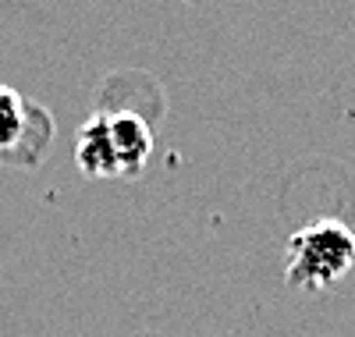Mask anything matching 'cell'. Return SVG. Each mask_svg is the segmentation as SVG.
Returning a JSON list of instances; mask_svg holds the SVG:
<instances>
[{
    "mask_svg": "<svg viewBox=\"0 0 355 337\" xmlns=\"http://www.w3.org/2000/svg\"><path fill=\"white\" fill-rule=\"evenodd\" d=\"M150 157H153V132L146 125V117L135 110L100 107L75 139V160L82 174L100 181L139 178Z\"/></svg>",
    "mask_w": 355,
    "mask_h": 337,
    "instance_id": "cell-1",
    "label": "cell"
},
{
    "mask_svg": "<svg viewBox=\"0 0 355 337\" xmlns=\"http://www.w3.org/2000/svg\"><path fill=\"white\" fill-rule=\"evenodd\" d=\"M355 270V231L334 217L299 227L284 245V281L299 291H327Z\"/></svg>",
    "mask_w": 355,
    "mask_h": 337,
    "instance_id": "cell-2",
    "label": "cell"
},
{
    "mask_svg": "<svg viewBox=\"0 0 355 337\" xmlns=\"http://www.w3.org/2000/svg\"><path fill=\"white\" fill-rule=\"evenodd\" d=\"M53 142V117L46 107L25 100L18 89L0 85V160L36 167Z\"/></svg>",
    "mask_w": 355,
    "mask_h": 337,
    "instance_id": "cell-3",
    "label": "cell"
}]
</instances>
